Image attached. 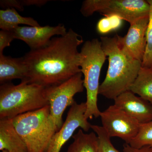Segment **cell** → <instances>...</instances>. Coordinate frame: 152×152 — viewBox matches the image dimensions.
Segmentation results:
<instances>
[{
  "label": "cell",
  "instance_id": "obj_1",
  "mask_svg": "<svg viewBox=\"0 0 152 152\" xmlns=\"http://www.w3.org/2000/svg\"><path fill=\"white\" fill-rule=\"evenodd\" d=\"M83 42L81 36L70 28L65 35L52 38L40 48L31 50L23 57L28 74L21 82L47 88L61 84L81 72L78 48Z\"/></svg>",
  "mask_w": 152,
  "mask_h": 152
},
{
  "label": "cell",
  "instance_id": "obj_9",
  "mask_svg": "<svg viewBox=\"0 0 152 152\" xmlns=\"http://www.w3.org/2000/svg\"><path fill=\"white\" fill-rule=\"evenodd\" d=\"M87 105L86 102L77 103L75 102L71 106L66 118L61 127L55 133L45 152H60L64 145L74 135L79 128L87 132L91 124L85 117Z\"/></svg>",
  "mask_w": 152,
  "mask_h": 152
},
{
  "label": "cell",
  "instance_id": "obj_25",
  "mask_svg": "<svg viewBox=\"0 0 152 152\" xmlns=\"http://www.w3.org/2000/svg\"><path fill=\"white\" fill-rule=\"evenodd\" d=\"M49 0H22L23 7L36 6L42 7L49 1Z\"/></svg>",
  "mask_w": 152,
  "mask_h": 152
},
{
  "label": "cell",
  "instance_id": "obj_26",
  "mask_svg": "<svg viewBox=\"0 0 152 152\" xmlns=\"http://www.w3.org/2000/svg\"><path fill=\"white\" fill-rule=\"evenodd\" d=\"M1 152H8L7 151H6V150H3V151H2Z\"/></svg>",
  "mask_w": 152,
  "mask_h": 152
},
{
  "label": "cell",
  "instance_id": "obj_7",
  "mask_svg": "<svg viewBox=\"0 0 152 152\" xmlns=\"http://www.w3.org/2000/svg\"><path fill=\"white\" fill-rule=\"evenodd\" d=\"M83 75L82 72L79 73L61 84L46 88L51 116L58 130L64 124V112L75 102V95L84 91Z\"/></svg>",
  "mask_w": 152,
  "mask_h": 152
},
{
  "label": "cell",
  "instance_id": "obj_13",
  "mask_svg": "<svg viewBox=\"0 0 152 152\" xmlns=\"http://www.w3.org/2000/svg\"><path fill=\"white\" fill-rule=\"evenodd\" d=\"M0 150L8 152H28L27 147L14 127L12 119L0 121Z\"/></svg>",
  "mask_w": 152,
  "mask_h": 152
},
{
  "label": "cell",
  "instance_id": "obj_10",
  "mask_svg": "<svg viewBox=\"0 0 152 152\" xmlns=\"http://www.w3.org/2000/svg\"><path fill=\"white\" fill-rule=\"evenodd\" d=\"M149 20V16L139 19L131 24L126 35H115L121 48L133 58L142 63L146 46V33Z\"/></svg>",
  "mask_w": 152,
  "mask_h": 152
},
{
  "label": "cell",
  "instance_id": "obj_3",
  "mask_svg": "<svg viewBox=\"0 0 152 152\" xmlns=\"http://www.w3.org/2000/svg\"><path fill=\"white\" fill-rule=\"evenodd\" d=\"M49 105L46 88L40 85L21 82L18 85L6 83L0 87L1 119H12Z\"/></svg>",
  "mask_w": 152,
  "mask_h": 152
},
{
  "label": "cell",
  "instance_id": "obj_8",
  "mask_svg": "<svg viewBox=\"0 0 152 152\" xmlns=\"http://www.w3.org/2000/svg\"><path fill=\"white\" fill-rule=\"evenodd\" d=\"M100 117L102 127L110 137L120 138L127 144L135 137L141 124L115 104L101 112Z\"/></svg>",
  "mask_w": 152,
  "mask_h": 152
},
{
  "label": "cell",
  "instance_id": "obj_21",
  "mask_svg": "<svg viewBox=\"0 0 152 152\" xmlns=\"http://www.w3.org/2000/svg\"><path fill=\"white\" fill-rule=\"evenodd\" d=\"M91 129L98 136L99 152H120L112 144L111 138L102 126L92 125Z\"/></svg>",
  "mask_w": 152,
  "mask_h": 152
},
{
  "label": "cell",
  "instance_id": "obj_2",
  "mask_svg": "<svg viewBox=\"0 0 152 152\" xmlns=\"http://www.w3.org/2000/svg\"><path fill=\"white\" fill-rule=\"evenodd\" d=\"M102 48L108 57L105 78L100 85L99 94L114 100L129 91L142 67L141 62L134 59L121 48L116 37H102Z\"/></svg>",
  "mask_w": 152,
  "mask_h": 152
},
{
  "label": "cell",
  "instance_id": "obj_20",
  "mask_svg": "<svg viewBox=\"0 0 152 152\" xmlns=\"http://www.w3.org/2000/svg\"><path fill=\"white\" fill-rule=\"evenodd\" d=\"M149 4V20L146 33V46L142 62V67L152 70V0H147Z\"/></svg>",
  "mask_w": 152,
  "mask_h": 152
},
{
  "label": "cell",
  "instance_id": "obj_24",
  "mask_svg": "<svg viewBox=\"0 0 152 152\" xmlns=\"http://www.w3.org/2000/svg\"><path fill=\"white\" fill-rule=\"evenodd\" d=\"M124 152H152V148L150 146H145L141 148H135L127 144H125L123 148Z\"/></svg>",
  "mask_w": 152,
  "mask_h": 152
},
{
  "label": "cell",
  "instance_id": "obj_17",
  "mask_svg": "<svg viewBox=\"0 0 152 152\" xmlns=\"http://www.w3.org/2000/svg\"><path fill=\"white\" fill-rule=\"evenodd\" d=\"M129 91L152 104V70L142 67Z\"/></svg>",
  "mask_w": 152,
  "mask_h": 152
},
{
  "label": "cell",
  "instance_id": "obj_4",
  "mask_svg": "<svg viewBox=\"0 0 152 152\" xmlns=\"http://www.w3.org/2000/svg\"><path fill=\"white\" fill-rule=\"evenodd\" d=\"M12 121L28 152H45L53 136L58 131L51 116L49 105L22 114Z\"/></svg>",
  "mask_w": 152,
  "mask_h": 152
},
{
  "label": "cell",
  "instance_id": "obj_14",
  "mask_svg": "<svg viewBox=\"0 0 152 152\" xmlns=\"http://www.w3.org/2000/svg\"><path fill=\"white\" fill-rule=\"evenodd\" d=\"M28 69L23 57L12 58L0 55V83L2 84L14 79H19L21 81L26 78Z\"/></svg>",
  "mask_w": 152,
  "mask_h": 152
},
{
  "label": "cell",
  "instance_id": "obj_16",
  "mask_svg": "<svg viewBox=\"0 0 152 152\" xmlns=\"http://www.w3.org/2000/svg\"><path fill=\"white\" fill-rule=\"evenodd\" d=\"M72 138L74 142L67 152H99V139L95 132L85 134L80 129Z\"/></svg>",
  "mask_w": 152,
  "mask_h": 152
},
{
  "label": "cell",
  "instance_id": "obj_22",
  "mask_svg": "<svg viewBox=\"0 0 152 152\" xmlns=\"http://www.w3.org/2000/svg\"><path fill=\"white\" fill-rule=\"evenodd\" d=\"M15 39L13 34L12 31L1 30L0 31V55L3 54L4 49L10 46L11 43Z\"/></svg>",
  "mask_w": 152,
  "mask_h": 152
},
{
  "label": "cell",
  "instance_id": "obj_12",
  "mask_svg": "<svg viewBox=\"0 0 152 152\" xmlns=\"http://www.w3.org/2000/svg\"><path fill=\"white\" fill-rule=\"evenodd\" d=\"M114 100L115 105L140 124L152 121V104L130 91L122 93Z\"/></svg>",
  "mask_w": 152,
  "mask_h": 152
},
{
  "label": "cell",
  "instance_id": "obj_6",
  "mask_svg": "<svg viewBox=\"0 0 152 152\" xmlns=\"http://www.w3.org/2000/svg\"><path fill=\"white\" fill-rule=\"evenodd\" d=\"M150 10L149 4L145 0H86L80 10L85 17L98 12L104 16H118L130 24L149 16Z\"/></svg>",
  "mask_w": 152,
  "mask_h": 152
},
{
  "label": "cell",
  "instance_id": "obj_11",
  "mask_svg": "<svg viewBox=\"0 0 152 152\" xmlns=\"http://www.w3.org/2000/svg\"><path fill=\"white\" fill-rule=\"evenodd\" d=\"M15 39L23 41L31 50L40 48L48 44L55 35H65L67 32L64 25L55 26H19L12 31Z\"/></svg>",
  "mask_w": 152,
  "mask_h": 152
},
{
  "label": "cell",
  "instance_id": "obj_19",
  "mask_svg": "<svg viewBox=\"0 0 152 152\" xmlns=\"http://www.w3.org/2000/svg\"><path fill=\"white\" fill-rule=\"evenodd\" d=\"M99 20L96 25V31L101 34H106L119 29L122 26V19L115 15L104 16Z\"/></svg>",
  "mask_w": 152,
  "mask_h": 152
},
{
  "label": "cell",
  "instance_id": "obj_18",
  "mask_svg": "<svg viewBox=\"0 0 152 152\" xmlns=\"http://www.w3.org/2000/svg\"><path fill=\"white\" fill-rule=\"evenodd\" d=\"M129 145L135 148L145 146L152 148V121L141 124L137 136Z\"/></svg>",
  "mask_w": 152,
  "mask_h": 152
},
{
  "label": "cell",
  "instance_id": "obj_15",
  "mask_svg": "<svg viewBox=\"0 0 152 152\" xmlns=\"http://www.w3.org/2000/svg\"><path fill=\"white\" fill-rule=\"evenodd\" d=\"M20 24L30 26H40L37 20L31 17L22 16L14 8L3 9L0 10V28L12 31Z\"/></svg>",
  "mask_w": 152,
  "mask_h": 152
},
{
  "label": "cell",
  "instance_id": "obj_5",
  "mask_svg": "<svg viewBox=\"0 0 152 152\" xmlns=\"http://www.w3.org/2000/svg\"><path fill=\"white\" fill-rule=\"evenodd\" d=\"M80 53V66L87 92L85 117L87 119L97 118L101 113L97 105L100 77L107 56L103 50L101 41L98 39L85 42Z\"/></svg>",
  "mask_w": 152,
  "mask_h": 152
},
{
  "label": "cell",
  "instance_id": "obj_23",
  "mask_svg": "<svg viewBox=\"0 0 152 152\" xmlns=\"http://www.w3.org/2000/svg\"><path fill=\"white\" fill-rule=\"evenodd\" d=\"M0 6L2 8H14L20 11H23L24 7L22 4V0H1Z\"/></svg>",
  "mask_w": 152,
  "mask_h": 152
}]
</instances>
